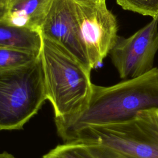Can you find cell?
<instances>
[{
    "label": "cell",
    "mask_w": 158,
    "mask_h": 158,
    "mask_svg": "<svg viewBox=\"0 0 158 158\" xmlns=\"http://www.w3.org/2000/svg\"><path fill=\"white\" fill-rule=\"evenodd\" d=\"M53 0H8L3 19L14 26L40 31Z\"/></svg>",
    "instance_id": "8"
},
{
    "label": "cell",
    "mask_w": 158,
    "mask_h": 158,
    "mask_svg": "<svg viewBox=\"0 0 158 158\" xmlns=\"http://www.w3.org/2000/svg\"><path fill=\"white\" fill-rule=\"evenodd\" d=\"M77 7L81 38L93 69L102 62L115 44L117 21L106 2L93 6L77 4Z\"/></svg>",
    "instance_id": "6"
},
{
    "label": "cell",
    "mask_w": 158,
    "mask_h": 158,
    "mask_svg": "<svg viewBox=\"0 0 158 158\" xmlns=\"http://www.w3.org/2000/svg\"><path fill=\"white\" fill-rule=\"evenodd\" d=\"M86 145L88 146L96 158H134L106 147L98 145Z\"/></svg>",
    "instance_id": "13"
},
{
    "label": "cell",
    "mask_w": 158,
    "mask_h": 158,
    "mask_svg": "<svg viewBox=\"0 0 158 158\" xmlns=\"http://www.w3.org/2000/svg\"><path fill=\"white\" fill-rule=\"evenodd\" d=\"M71 141L106 147L134 158H158V109L143 110L125 120L84 127L73 134L68 142Z\"/></svg>",
    "instance_id": "3"
},
{
    "label": "cell",
    "mask_w": 158,
    "mask_h": 158,
    "mask_svg": "<svg viewBox=\"0 0 158 158\" xmlns=\"http://www.w3.org/2000/svg\"><path fill=\"white\" fill-rule=\"evenodd\" d=\"M75 2L84 6H93L106 2V0H72Z\"/></svg>",
    "instance_id": "14"
},
{
    "label": "cell",
    "mask_w": 158,
    "mask_h": 158,
    "mask_svg": "<svg viewBox=\"0 0 158 158\" xmlns=\"http://www.w3.org/2000/svg\"><path fill=\"white\" fill-rule=\"evenodd\" d=\"M0 158H15L12 154L4 151L2 153H0Z\"/></svg>",
    "instance_id": "16"
},
{
    "label": "cell",
    "mask_w": 158,
    "mask_h": 158,
    "mask_svg": "<svg viewBox=\"0 0 158 158\" xmlns=\"http://www.w3.org/2000/svg\"><path fill=\"white\" fill-rule=\"evenodd\" d=\"M8 0H0V20H3L7 10Z\"/></svg>",
    "instance_id": "15"
},
{
    "label": "cell",
    "mask_w": 158,
    "mask_h": 158,
    "mask_svg": "<svg viewBox=\"0 0 158 158\" xmlns=\"http://www.w3.org/2000/svg\"><path fill=\"white\" fill-rule=\"evenodd\" d=\"M40 55L14 49L0 48V71L27 65L35 60Z\"/></svg>",
    "instance_id": "10"
},
{
    "label": "cell",
    "mask_w": 158,
    "mask_h": 158,
    "mask_svg": "<svg viewBox=\"0 0 158 158\" xmlns=\"http://www.w3.org/2000/svg\"><path fill=\"white\" fill-rule=\"evenodd\" d=\"M153 108L158 109L157 67L111 86L93 84L85 107L72 115L55 118V123L59 135L66 143L84 127L125 120Z\"/></svg>",
    "instance_id": "1"
},
{
    "label": "cell",
    "mask_w": 158,
    "mask_h": 158,
    "mask_svg": "<svg viewBox=\"0 0 158 158\" xmlns=\"http://www.w3.org/2000/svg\"><path fill=\"white\" fill-rule=\"evenodd\" d=\"M157 25L158 16L129 38L118 35L109 54L121 78H135L154 68L158 51Z\"/></svg>",
    "instance_id": "5"
},
{
    "label": "cell",
    "mask_w": 158,
    "mask_h": 158,
    "mask_svg": "<svg viewBox=\"0 0 158 158\" xmlns=\"http://www.w3.org/2000/svg\"><path fill=\"white\" fill-rule=\"evenodd\" d=\"M46 99L40 55L27 65L0 71V130L22 129Z\"/></svg>",
    "instance_id": "4"
},
{
    "label": "cell",
    "mask_w": 158,
    "mask_h": 158,
    "mask_svg": "<svg viewBox=\"0 0 158 158\" xmlns=\"http://www.w3.org/2000/svg\"><path fill=\"white\" fill-rule=\"evenodd\" d=\"M40 57L46 98L53 106L55 118L82 110L91 93V71L60 46L43 36Z\"/></svg>",
    "instance_id": "2"
},
{
    "label": "cell",
    "mask_w": 158,
    "mask_h": 158,
    "mask_svg": "<svg viewBox=\"0 0 158 158\" xmlns=\"http://www.w3.org/2000/svg\"><path fill=\"white\" fill-rule=\"evenodd\" d=\"M123 9L152 18L158 16V0H116Z\"/></svg>",
    "instance_id": "12"
},
{
    "label": "cell",
    "mask_w": 158,
    "mask_h": 158,
    "mask_svg": "<svg viewBox=\"0 0 158 158\" xmlns=\"http://www.w3.org/2000/svg\"><path fill=\"white\" fill-rule=\"evenodd\" d=\"M43 37L56 43L87 70L92 68L80 31L77 3L53 0L41 28Z\"/></svg>",
    "instance_id": "7"
},
{
    "label": "cell",
    "mask_w": 158,
    "mask_h": 158,
    "mask_svg": "<svg viewBox=\"0 0 158 158\" xmlns=\"http://www.w3.org/2000/svg\"><path fill=\"white\" fill-rule=\"evenodd\" d=\"M42 45L40 31L19 27L0 20V48H9L40 54Z\"/></svg>",
    "instance_id": "9"
},
{
    "label": "cell",
    "mask_w": 158,
    "mask_h": 158,
    "mask_svg": "<svg viewBox=\"0 0 158 158\" xmlns=\"http://www.w3.org/2000/svg\"><path fill=\"white\" fill-rule=\"evenodd\" d=\"M43 158H96L88 146L78 142L59 144L44 154Z\"/></svg>",
    "instance_id": "11"
}]
</instances>
